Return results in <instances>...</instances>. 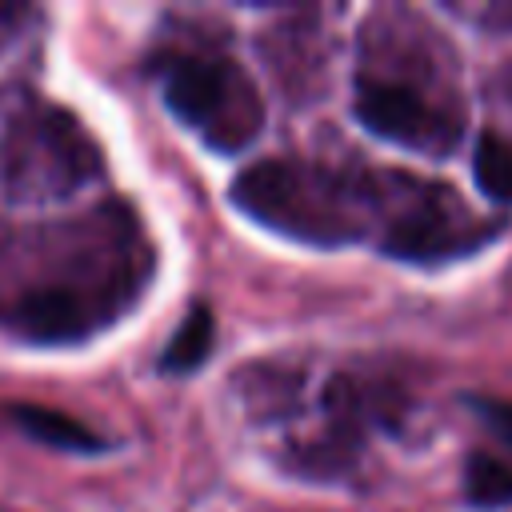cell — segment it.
Here are the masks:
<instances>
[{
  "mask_svg": "<svg viewBox=\"0 0 512 512\" xmlns=\"http://www.w3.org/2000/svg\"><path fill=\"white\" fill-rule=\"evenodd\" d=\"M444 16L488 36H512V0H456L444 4Z\"/></svg>",
  "mask_w": 512,
  "mask_h": 512,
  "instance_id": "7c38bea8",
  "label": "cell"
},
{
  "mask_svg": "<svg viewBox=\"0 0 512 512\" xmlns=\"http://www.w3.org/2000/svg\"><path fill=\"white\" fill-rule=\"evenodd\" d=\"M472 412H476V424L484 436H492L496 444L512 448V400L504 396H468Z\"/></svg>",
  "mask_w": 512,
  "mask_h": 512,
  "instance_id": "4fadbf2b",
  "label": "cell"
},
{
  "mask_svg": "<svg viewBox=\"0 0 512 512\" xmlns=\"http://www.w3.org/2000/svg\"><path fill=\"white\" fill-rule=\"evenodd\" d=\"M0 416L32 444L52 448V452H68V456H104L112 452V440L92 428L88 420L52 408V404H36V400H0Z\"/></svg>",
  "mask_w": 512,
  "mask_h": 512,
  "instance_id": "ba28073f",
  "label": "cell"
},
{
  "mask_svg": "<svg viewBox=\"0 0 512 512\" xmlns=\"http://www.w3.org/2000/svg\"><path fill=\"white\" fill-rule=\"evenodd\" d=\"M248 408L280 428V468L308 484H344L384 440H400L416 416V388L384 360L332 364L316 380L288 364L248 368Z\"/></svg>",
  "mask_w": 512,
  "mask_h": 512,
  "instance_id": "277c9868",
  "label": "cell"
},
{
  "mask_svg": "<svg viewBox=\"0 0 512 512\" xmlns=\"http://www.w3.org/2000/svg\"><path fill=\"white\" fill-rule=\"evenodd\" d=\"M272 80L292 92L296 100H312L316 84L328 72V28L324 12L300 8V12H280L272 28H264L260 44Z\"/></svg>",
  "mask_w": 512,
  "mask_h": 512,
  "instance_id": "52a82bcc",
  "label": "cell"
},
{
  "mask_svg": "<svg viewBox=\"0 0 512 512\" xmlns=\"http://www.w3.org/2000/svg\"><path fill=\"white\" fill-rule=\"evenodd\" d=\"M144 72L168 116L212 156L236 160L260 140L268 104L220 16L168 12L144 48Z\"/></svg>",
  "mask_w": 512,
  "mask_h": 512,
  "instance_id": "5b68a950",
  "label": "cell"
},
{
  "mask_svg": "<svg viewBox=\"0 0 512 512\" xmlns=\"http://www.w3.org/2000/svg\"><path fill=\"white\" fill-rule=\"evenodd\" d=\"M108 160L88 124L40 96L20 92L0 116V196L20 208L68 204L104 184Z\"/></svg>",
  "mask_w": 512,
  "mask_h": 512,
  "instance_id": "8992f818",
  "label": "cell"
},
{
  "mask_svg": "<svg viewBox=\"0 0 512 512\" xmlns=\"http://www.w3.org/2000/svg\"><path fill=\"white\" fill-rule=\"evenodd\" d=\"M156 272L152 228L120 192L0 228V336L24 348L92 344L148 300Z\"/></svg>",
  "mask_w": 512,
  "mask_h": 512,
  "instance_id": "7a4b0ae2",
  "label": "cell"
},
{
  "mask_svg": "<svg viewBox=\"0 0 512 512\" xmlns=\"http://www.w3.org/2000/svg\"><path fill=\"white\" fill-rule=\"evenodd\" d=\"M460 492L476 512H496L512 504V448L480 436L460 464Z\"/></svg>",
  "mask_w": 512,
  "mask_h": 512,
  "instance_id": "9c48e42d",
  "label": "cell"
},
{
  "mask_svg": "<svg viewBox=\"0 0 512 512\" xmlns=\"http://www.w3.org/2000/svg\"><path fill=\"white\" fill-rule=\"evenodd\" d=\"M480 104H484V124L488 132H496L500 140L512 144V60H500L480 88Z\"/></svg>",
  "mask_w": 512,
  "mask_h": 512,
  "instance_id": "8fae6325",
  "label": "cell"
},
{
  "mask_svg": "<svg viewBox=\"0 0 512 512\" xmlns=\"http://www.w3.org/2000/svg\"><path fill=\"white\" fill-rule=\"evenodd\" d=\"M216 348V316L204 300L188 304L180 324L172 328V336L164 340L160 356H156V372L164 376H192L212 360Z\"/></svg>",
  "mask_w": 512,
  "mask_h": 512,
  "instance_id": "30bf717a",
  "label": "cell"
},
{
  "mask_svg": "<svg viewBox=\"0 0 512 512\" xmlns=\"http://www.w3.org/2000/svg\"><path fill=\"white\" fill-rule=\"evenodd\" d=\"M228 204L288 244L364 248L412 268L472 260L508 228L504 212L476 208L452 180L328 152H272L244 164L228 184Z\"/></svg>",
  "mask_w": 512,
  "mask_h": 512,
  "instance_id": "6da1fadb",
  "label": "cell"
},
{
  "mask_svg": "<svg viewBox=\"0 0 512 512\" xmlns=\"http://www.w3.org/2000/svg\"><path fill=\"white\" fill-rule=\"evenodd\" d=\"M352 116L396 152L448 160L472 132L464 56L432 12L376 4L352 40Z\"/></svg>",
  "mask_w": 512,
  "mask_h": 512,
  "instance_id": "3957f363",
  "label": "cell"
},
{
  "mask_svg": "<svg viewBox=\"0 0 512 512\" xmlns=\"http://www.w3.org/2000/svg\"><path fill=\"white\" fill-rule=\"evenodd\" d=\"M40 8H32V4H0V60L8 56V52H16L28 36H32V28L40 24Z\"/></svg>",
  "mask_w": 512,
  "mask_h": 512,
  "instance_id": "5bb4252c",
  "label": "cell"
}]
</instances>
